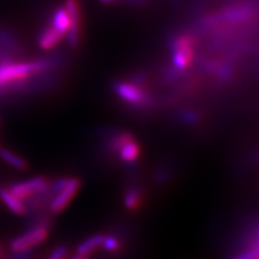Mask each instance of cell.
I'll use <instances>...</instances> for the list:
<instances>
[{
  "label": "cell",
  "mask_w": 259,
  "mask_h": 259,
  "mask_svg": "<svg viewBox=\"0 0 259 259\" xmlns=\"http://www.w3.org/2000/svg\"><path fill=\"white\" fill-rule=\"evenodd\" d=\"M80 185L81 182L79 178L70 177L68 183L52 198L50 204H49L50 212L53 214H59L63 212L77 196V193L80 189Z\"/></svg>",
  "instance_id": "5b68a950"
},
{
  "label": "cell",
  "mask_w": 259,
  "mask_h": 259,
  "mask_svg": "<svg viewBox=\"0 0 259 259\" xmlns=\"http://www.w3.org/2000/svg\"><path fill=\"white\" fill-rule=\"evenodd\" d=\"M230 259H259V250L253 246H250L248 249L233 256Z\"/></svg>",
  "instance_id": "ac0fdd59"
},
{
  "label": "cell",
  "mask_w": 259,
  "mask_h": 259,
  "mask_svg": "<svg viewBox=\"0 0 259 259\" xmlns=\"http://www.w3.org/2000/svg\"><path fill=\"white\" fill-rule=\"evenodd\" d=\"M72 259H88V258H87V257H83V256H78V255H76V256L72 257Z\"/></svg>",
  "instance_id": "7402d4cb"
},
{
  "label": "cell",
  "mask_w": 259,
  "mask_h": 259,
  "mask_svg": "<svg viewBox=\"0 0 259 259\" xmlns=\"http://www.w3.org/2000/svg\"><path fill=\"white\" fill-rule=\"evenodd\" d=\"M133 2H141V0H133Z\"/></svg>",
  "instance_id": "cb8c5ba5"
},
{
  "label": "cell",
  "mask_w": 259,
  "mask_h": 259,
  "mask_svg": "<svg viewBox=\"0 0 259 259\" xmlns=\"http://www.w3.org/2000/svg\"><path fill=\"white\" fill-rule=\"evenodd\" d=\"M49 185H50V180L49 178L45 176H36L26 181L13 183L8 187V189L19 200L26 201L37 196V194L47 191Z\"/></svg>",
  "instance_id": "3957f363"
},
{
  "label": "cell",
  "mask_w": 259,
  "mask_h": 259,
  "mask_svg": "<svg viewBox=\"0 0 259 259\" xmlns=\"http://www.w3.org/2000/svg\"><path fill=\"white\" fill-rule=\"evenodd\" d=\"M53 58L39 59L29 62L9 60L0 64V94L6 88L22 82L32 76L45 74L56 64Z\"/></svg>",
  "instance_id": "6da1fadb"
},
{
  "label": "cell",
  "mask_w": 259,
  "mask_h": 259,
  "mask_svg": "<svg viewBox=\"0 0 259 259\" xmlns=\"http://www.w3.org/2000/svg\"><path fill=\"white\" fill-rule=\"evenodd\" d=\"M115 92L121 100L133 105H145L148 103V95L136 83L119 81L113 85Z\"/></svg>",
  "instance_id": "8992f818"
},
{
  "label": "cell",
  "mask_w": 259,
  "mask_h": 259,
  "mask_svg": "<svg viewBox=\"0 0 259 259\" xmlns=\"http://www.w3.org/2000/svg\"><path fill=\"white\" fill-rule=\"evenodd\" d=\"M50 25L60 31L63 36H66L70 27V18L65 7H60L53 13Z\"/></svg>",
  "instance_id": "8fae6325"
},
{
  "label": "cell",
  "mask_w": 259,
  "mask_h": 259,
  "mask_svg": "<svg viewBox=\"0 0 259 259\" xmlns=\"http://www.w3.org/2000/svg\"><path fill=\"white\" fill-rule=\"evenodd\" d=\"M64 36L51 25L48 26L38 38V46L41 50L49 51L58 46Z\"/></svg>",
  "instance_id": "9c48e42d"
},
{
  "label": "cell",
  "mask_w": 259,
  "mask_h": 259,
  "mask_svg": "<svg viewBox=\"0 0 259 259\" xmlns=\"http://www.w3.org/2000/svg\"><path fill=\"white\" fill-rule=\"evenodd\" d=\"M68 253V248L65 245H59L56 246L51 254L49 255V257L47 259H66Z\"/></svg>",
  "instance_id": "d6986e66"
},
{
  "label": "cell",
  "mask_w": 259,
  "mask_h": 259,
  "mask_svg": "<svg viewBox=\"0 0 259 259\" xmlns=\"http://www.w3.org/2000/svg\"><path fill=\"white\" fill-rule=\"evenodd\" d=\"M50 234V228L46 226H31L21 236L13 239L10 243L12 252L32 250V248L44 243Z\"/></svg>",
  "instance_id": "7a4b0ae2"
},
{
  "label": "cell",
  "mask_w": 259,
  "mask_h": 259,
  "mask_svg": "<svg viewBox=\"0 0 259 259\" xmlns=\"http://www.w3.org/2000/svg\"><path fill=\"white\" fill-rule=\"evenodd\" d=\"M141 199H142L141 191L139 190V188L131 187L130 189H127V191L124 194L123 204L127 209L133 210L139 207L141 203Z\"/></svg>",
  "instance_id": "9a60e30c"
},
{
  "label": "cell",
  "mask_w": 259,
  "mask_h": 259,
  "mask_svg": "<svg viewBox=\"0 0 259 259\" xmlns=\"http://www.w3.org/2000/svg\"><path fill=\"white\" fill-rule=\"evenodd\" d=\"M0 159L6 162L8 165H10L16 169H20V171H25V169L29 167L27 162L23 158L12 152L11 150L3 147H0Z\"/></svg>",
  "instance_id": "4fadbf2b"
},
{
  "label": "cell",
  "mask_w": 259,
  "mask_h": 259,
  "mask_svg": "<svg viewBox=\"0 0 259 259\" xmlns=\"http://www.w3.org/2000/svg\"><path fill=\"white\" fill-rule=\"evenodd\" d=\"M100 2H101L102 4H105V5H111V4L118 3L119 0H100Z\"/></svg>",
  "instance_id": "44dd1931"
},
{
  "label": "cell",
  "mask_w": 259,
  "mask_h": 259,
  "mask_svg": "<svg viewBox=\"0 0 259 259\" xmlns=\"http://www.w3.org/2000/svg\"><path fill=\"white\" fill-rule=\"evenodd\" d=\"M194 41L189 35H180L172 42V63L175 69L183 70L188 68L193 60Z\"/></svg>",
  "instance_id": "277c9868"
},
{
  "label": "cell",
  "mask_w": 259,
  "mask_h": 259,
  "mask_svg": "<svg viewBox=\"0 0 259 259\" xmlns=\"http://www.w3.org/2000/svg\"><path fill=\"white\" fill-rule=\"evenodd\" d=\"M2 257H3V254H2V249H0V259H2Z\"/></svg>",
  "instance_id": "603a6c76"
},
{
  "label": "cell",
  "mask_w": 259,
  "mask_h": 259,
  "mask_svg": "<svg viewBox=\"0 0 259 259\" xmlns=\"http://www.w3.org/2000/svg\"><path fill=\"white\" fill-rule=\"evenodd\" d=\"M65 8L70 18V27L67 31V41L71 47L77 46L80 35V10L77 0H66Z\"/></svg>",
  "instance_id": "52a82bcc"
},
{
  "label": "cell",
  "mask_w": 259,
  "mask_h": 259,
  "mask_svg": "<svg viewBox=\"0 0 259 259\" xmlns=\"http://www.w3.org/2000/svg\"><path fill=\"white\" fill-rule=\"evenodd\" d=\"M117 152L119 153L120 159L125 162V163H132V162L139 159L141 147L139 143L135 141V139H133L121 146Z\"/></svg>",
  "instance_id": "7c38bea8"
},
{
  "label": "cell",
  "mask_w": 259,
  "mask_h": 259,
  "mask_svg": "<svg viewBox=\"0 0 259 259\" xmlns=\"http://www.w3.org/2000/svg\"><path fill=\"white\" fill-rule=\"evenodd\" d=\"M104 238H105V236L101 233L93 234V236L89 237L88 239L81 242L80 244L77 246L76 255L87 257L89 255L93 254L94 252H96L97 249L102 247Z\"/></svg>",
  "instance_id": "30bf717a"
},
{
  "label": "cell",
  "mask_w": 259,
  "mask_h": 259,
  "mask_svg": "<svg viewBox=\"0 0 259 259\" xmlns=\"http://www.w3.org/2000/svg\"><path fill=\"white\" fill-rule=\"evenodd\" d=\"M0 45L3 46L4 50L10 53H20L22 51L15 37L11 36L10 32H8L7 30L2 28H0Z\"/></svg>",
  "instance_id": "5bb4252c"
},
{
  "label": "cell",
  "mask_w": 259,
  "mask_h": 259,
  "mask_svg": "<svg viewBox=\"0 0 259 259\" xmlns=\"http://www.w3.org/2000/svg\"><path fill=\"white\" fill-rule=\"evenodd\" d=\"M133 139H134L133 135L127 133V132L119 133V134H117L116 136L112 137L110 143H109V147H110L112 150L118 151L119 148L121 147V146L124 145L125 143H127L128 141H131V140H133Z\"/></svg>",
  "instance_id": "2e32d148"
},
{
  "label": "cell",
  "mask_w": 259,
  "mask_h": 259,
  "mask_svg": "<svg viewBox=\"0 0 259 259\" xmlns=\"http://www.w3.org/2000/svg\"><path fill=\"white\" fill-rule=\"evenodd\" d=\"M31 250H22V252H13L12 259H30Z\"/></svg>",
  "instance_id": "ffe728a7"
},
{
  "label": "cell",
  "mask_w": 259,
  "mask_h": 259,
  "mask_svg": "<svg viewBox=\"0 0 259 259\" xmlns=\"http://www.w3.org/2000/svg\"><path fill=\"white\" fill-rule=\"evenodd\" d=\"M0 201L15 215L26 216L28 214L25 203L14 197L9 189L3 187V186H0Z\"/></svg>",
  "instance_id": "ba28073f"
},
{
  "label": "cell",
  "mask_w": 259,
  "mask_h": 259,
  "mask_svg": "<svg viewBox=\"0 0 259 259\" xmlns=\"http://www.w3.org/2000/svg\"><path fill=\"white\" fill-rule=\"evenodd\" d=\"M120 241L119 239H117L116 237L113 236H108V237H105L104 241H103V245L102 247L107 250V252H117V250L120 249Z\"/></svg>",
  "instance_id": "e0dca14e"
}]
</instances>
